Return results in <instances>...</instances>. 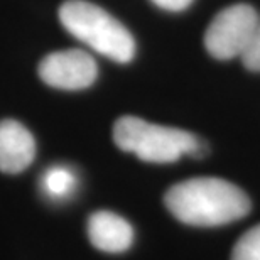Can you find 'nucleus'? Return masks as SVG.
I'll return each mask as SVG.
<instances>
[{"instance_id":"nucleus-1","label":"nucleus","mask_w":260,"mask_h":260,"mask_svg":"<svg viewBox=\"0 0 260 260\" xmlns=\"http://www.w3.org/2000/svg\"><path fill=\"white\" fill-rule=\"evenodd\" d=\"M164 203L174 218L193 226H220L248 215L250 200L220 178H193L168 189Z\"/></svg>"},{"instance_id":"nucleus-2","label":"nucleus","mask_w":260,"mask_h":260,"mask_svg":"<svg viewBox=\"0 0 260 260\" xmlns=\"http://www.w3.org/2000/svg\"><path fill=\"white\" fill-rule=\"evenodd\" d=\"M117 147L155 164L176 162L181 155L203 157L206 145L194 134L181 128L155 125L139 117H120L113 125Z\"/></svg>"},{"instance_id":"nucleus-3","label":"nucleus","mask_w":260,"mask_h":260,"mask_svg":"<svg viewBox=\"0 0 260 260\" xmlns=\"http://www.w3.org/2000/svg\"><path fill=\"white\" fill-rule=\"evenodd\" d=\"M63 27L96 53L117 63H128L135 54V41L122 22L107 10L86 0H66L59 7Z\"/></svg>"},{"instance_id":"nucleus-4","label":"nucleus","mask_w":260,"mask_h":260,"mask_svg":"<svg viewBox=\"0 0 260 260\" xmlns=\"http://www.w3.org/2000/svg\"><path fill=\"white\" fill-rule=\"evenodd\" d=\"M258 14L247 4H237L215 15L205 32V46L213 58H238L247 49L255 30Z\"/></svg>"},{"instance_id":"nucleus-5","label":"nucleus","mask_w":260,"mask_h":260,"mask_svg":"<svg viewBox=\"0 0 260 260\" xmlns=\"http://www.w3.org/2000/svg\"><path fill=\"white\" fill-rule=\"evenodd\" d=\"M38 73L46 85L59 90H83L96 80V63L80 49L56 51L39 63Z\"/></svg>"},{"instance_id":"nucleus-6","label":"nucleus","mask_w":260,"mask_h":260,"mask_svg":"<svg viewBox=\"0 0 260 260\" xmlns=\"http://www.w3.org/2000/svg\"><path fill=\"white\" fill-rule=\"evenodd\" d=\"M36 142L32 134L17 120L0 122V171L19 174L32 164Z\"/></svg>"},{"instance_id":"nucleus-7","label":"nucleus","mask_w":260,"mask_h":260,"mask_svg":"<svg viewBox=\"0 0 260 260\" xmlns=\"http://www.w3.org/2000/svg\"><path fill=\"white\" fill-rule=\"evenodd\" d=\"M88 237L93 247L108 253L125 252L134 242V228L125 218L112 211H96L88 220Z\"/></svg>"},{"instance_id":"nucleus-8","label":"nucleus","mask_w":260,"mask_h":260,"mask_svg":"<svg viewBox=\"0 0 260 260\" xmlns=\"http://www.w3.org/2000/svg\"><path fill=\"white\" fill-rule=\"evenodd\" d=\"M78 179L68 166H53L44 173L41 179L43 193L54 201H63L75 193Z\"/></svg>"},{"instance_id":"nucleus-9","label":"nucleus","mask_w":260,"mask_h":260,"mask_svg":"<svg viewBox=\"0 0 260 260\" xmlns=\"http://www.w3.org/2000/svg\"><path fill=\"white\" fill-rule=\"evenodd\" d=\"M232 260H260V225L250 228L233 247Z\"/></svg>"},{"instance_id":"nucleus-10","label":"nucleus","mask_w":260,"mask_h":260,"mask_svg":"<svg viewBox=\"0 0 260 260\" xmlns=\"http://www.w3.org/2000/svg\"><path fill=\"white\" fill-rule=\"evenodd\" d=\"M243 64H245L250 71H258L260 73V15L255 25V30L252 34V39L248 43L247 49L243 51L240 56Z\"/></svg>"},{"instance_id":"nucleus-11","label":"nucleus","mask_w":260,"mask_h":260,"mask_svg":"<svg viewBox=\"0 0 260 260\" xmlns=\"http://www.w3.org/2000/svg\"><path fill=\"white\" fill-rule=\"evenodd\" d=\"M152 4L157 5L159 9L169 10V12H181V10L188 9L193 0H150Z\"/></svg>"}]
</instances>
